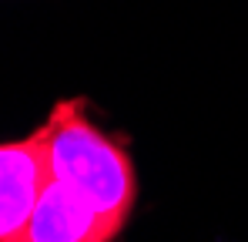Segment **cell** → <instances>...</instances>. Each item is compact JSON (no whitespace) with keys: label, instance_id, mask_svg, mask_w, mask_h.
Here are the masks:
<instances>
[{"label":"cell","instance_id":"6da1fadb","mask_svg":"<svg viewBox=\"0 0 248 242\" xmlns=\"http://www.w3.org/2000/svg\"><path fill=\"white\" fill-rule=\"evenodd\" d=\"M47 178L91 199L101 212L127 222L138 199V175L121 141L84 115L81 101H61L41 124Z\"/></svg>","mask_w":248,"mask_h":242},{"label":"cell","instance_id":"7a4b0ae2","mask_svg":"<svg viewBox=\"0 0 248 242\" xmlns=\"http://www.w3.org/2000/svg\"><path fill=\"white\" fill-rule=\"evenodd\" d=\"M124 225L74 189L47 178L27 222L7 242H114Z\"/></svg>","mask_w":248,"mask_h":242},{"label":"cell","instance_id":"3957f363","mask_svg":"<svg viewBox=\"0 0 248 242\" xmlns=\"http://www.w3.org/2000/svg\"><path fill=\"white\" fill-rule=\"evenodd\" d=\"M44 185L47 155L41 128L20 141H0V242L20 232Z\"/></svg>","mask_w":248,"mask_h":242}]
</instances>
